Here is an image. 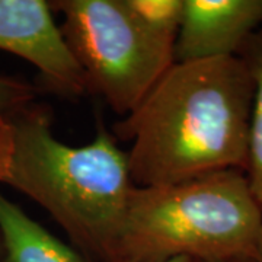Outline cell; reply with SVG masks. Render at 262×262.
I'll return each mask as SVG.
<instances>
[{
    "label": "cell",
    "mask_w": 262,
    "mask_h": 262,
    "mask_svg": "<svg viewBox=\"0 0 262 262\" xmlns=\"http://www.w3.org/2000/svg\"><path fill=\"white\" fill-rule=\"evenodd\" d=\"M255 86L239 56L173 63L114 127L131 141L136 187L177 184L206 173H246Z\"/></svg>",
    "instance_id": "obj_1"
},
{
    "label": "cell",
    "mask_w": 262,
    "mask_h": 262,
    "mask_svg": "<svg viewBox=\"0 0 262 262\" xmlns=\"http://www.w3.org/2000/svg\"><path fill=\"white\" fill-rule=\"evenodd\" d=\"M13 150L6 184L47 210L77 251L114 262L134 184L127 151L99 125L94 141L57 140L41 110L8 114Z\"/></svg>",
    "instance_id": "obj_2"
},
{
    "label": "cell",
    "mask_w": 262,
    "mask_h": 262,
    "mask_svg": "<svg viewBox=\"0 0 262 262\" xmlns=\"http://www.w3.org/2000/svg\"><path fill=\"white\" fill-rule=\"evenodd\" d=\"M262 207L244 170L226 169L177 184L134 187L114 262L255 258Z\"/></svg>",
    "instance_id": "obj_3"
},
{
    "label": "cell",
    "mask_w": 262,
    "mask_h": 262,
    "mask_svg": "<svg viewBox=\"0 0 262 262\" xmlns=\"http://www.w3.org/2000/svg\"><path fill=\"white\" fill-rule=\"evenodd\" d=\"M60 31L83 72L88 92L122 117L175 63V46L151 35L124 0H57Z\"/></svg>",
    "instance_id": "obj_4"
},
{
    "label": "cell",
    "mask_w": 262,
    "mask_h": 262,
    "mask_svg": "<svg viewBox=\"0 0 262 262\" xmlns=\"http://www.w3.org/2000/svg\"><path fill=\"white\" fill-rule=\"evenodd\" d=\"M0 50L35 66L64 96L88 92L83 72L53 18L51 2L0 0Z\"/></svg>",
    "instance_id": "obj_5"
},
{
    "label": "cell",
    "mask_w": 262,
    "mask_h": 262,
    "mask_svg": "<svg viewBox=\"0 0 262 262\" xmlns=\"http://www.w3.org/2000/svg\"><path fill=\"white\" fill-rule=\"evenodd\" d=\"M262 27V0H184L175 63L237 56Z\"/></svg>",
    "instance_id": "obj_6"
},
{
    "label": "cell",
    "mask_w": 262,
    "mask_h": 262,
    "mask_svg": "<svg viewBox=\"0 0 262 262\" xmlns=\"http://www.w3.org/2000/svg\"><path fill=\"white\" fill-rule=\"evenodd\" d=\"M0 234L5 251L0 262H95L38 225L2 192Z\"/></svg>",
    "instance_id": "obj_7"
},
{
    "label": "cell",
    "mask_w": 262,
    "mask_h": 262,
    "mask_svg": "<svg viewBox=\"0 0 262 262\" xmlns=\"http://www.w3.org/2000/svg\"><path fill=\"white\" fill-rule=\"evenodd\" d=\"M237 56L245 61L255 86L246 177L253 195L262 207V27L246 39Z\"/></svg>",
    "instance_id": "obj_8"
},
{
    "label": "cell",
    "mask_w": 262,
    "mask_h": 262,
    "mask_svg": "<svg viewBox=\"0 0 262 262\" xmlns=\"http://www.w3.org/2000/svg\"><path fill=\"white\" fill-rule=\"evenodd\" d=\"M151 35L175 46L184 16V0H124Z\"/></svg>",
    "instance_id": "obj_9"
},
{
    "label": "cell",
    "mask_w": 262,
    "mask_h": 262,
    "mask_svg": "<svg viewBox=\"0 0 262 262\" xmlns=\"http://www.w3.org/2000/svg\"><path fill=\"white\" fill-rule=\"evenodd\" d=\"M32 86L10 77H0V113L8 115L28 106L34 99Z\"/></svg>",
    "instance_id": "obj_10"
},
{
    "label": "cell",
    "mask_w": 262,
    "mask_h": 262,
    "mask_svg": "<svg viewBox=\"0 0 262 262\" xmlns=\"http://www.w3.org/2000/svg\"><path fill=\"white\" fill-rule=\"evenodd\" d=\"M13 150V131L8 115L0 113V182L8 181Z\"/></svg>",
    "instance_id": "obj_11"
},
{
    "label": "cell",
    "mask_w": 262,
    "mask_h": 262,
    "mask_svg": "<svg viewBox=\"0 0 262 262\" xmlns=\"http://www.w3.org/2000/svg\"><path fill=\"white\" fill-rule=\"evenodd\" d=\"M194 262H206V261H194ZM213 262H256L253 258H234V259H225V261H213Z\"/></svg>",
    "instance_id": "obj_12"
},
{
    "label": "cell",
    "mask_w": 262,
    "mask_h": 262,
    "mask_svg": "<svg viewBox=\"0 0 262 262\" xmlns=\"http://www.w3.org/2000/svg\"><path fill=\"white\" fill-rule=\"evenodd\" d=\"M162 262H194L191 258H187V256H177V258H170V259H166V261Z\"/></svg>",
    "instance_id": "obj_13"
},
{
    "label": "cell",
    "mask_w": 262,
    "mask_h": 262,
    "mask_svg": "<svg viewBox=\"0 0 262 262\" xmlns=\"http://www.w3.org/2000/svg\"><path fill=\"white\" fill-rule=\"evenodd\" d=\"M256 262H262V241L261 244H259V248H258V251H256V255H255V258H253Z\"/></svg>",
    "instance_id": "obj_14"
}]
</instances>
